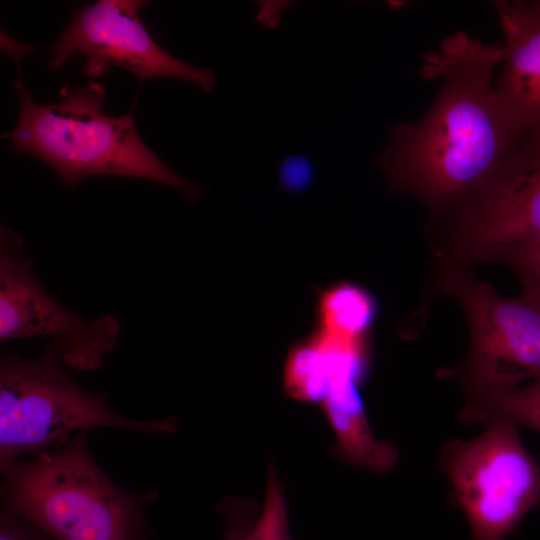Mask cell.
<instances>
[{"instance_id":"obj_1","label":"cell","mask_w":540,"mask_h":540,"mask_svg":"<svg viewBox=\"0 0 540 540\" xmlns=\"http://www.w3.org/2000/svg\"><path fill=\"white\" fill-rule=\"evenodd\" d=\"M502 42L484 43L459 31L424 55L422 76L442 85L429 111L401 124L378 164L391 186L445 212L481 189L525 135L504 107L495 70Z\"/></svg>"},{"instance_id":"obj_2","label":"cell","mask_w":540,"mask_h":540,"mask_svg":"<svg viewBox=\"0 0 540 540\" xmlns=\"http://www.w3.org/2000/svg\"><path fill=\"white\" fill-rule=\"evenodd\" d=\"M12 87L18 121L2 138H9L15 151L49 165L65 186L91 176H128L167 185L190 204L203 196L201 188L176 174L143 142L133 109L121 116L104 114L101 83L68 84L54 104L37 103L21 78Z\"/></svg>"},{"instance_id":"obj_7","label":"cell","mask_w":540,"mask_h":540,"mask_svg":"<svg viewBox=\"0 0 540 540\" xmlns=\"http://www.w3.org/2000/svg\"><path fill=\"white\" fill-rule=\"evenodd\" d=\"M540 244V131L526 133L499 171L456 207L436 246L463 267L504 261Z\"/></svg>"},{"instance_id":"obj_5","label":"cell","mask_w":540,"mask_h":540,"mask_svg":"<svg viewBox=\"0 0 540 540\" xmlns=\"http://www.w3.org/2000/svg\"><path fill=\"white\" fill-rule=\"evenodd\" d=\"M439 288L461 305L470 347L458 367L442 373L467 396L498 393L540 376V300L499 295L470 269L443 261Z\"/></svg>"},{"instance_id":"obj_11","label":"cell","mask_w":540,"mask_h":540,"mask_svg":"<svg viewBox=\"0 0 540 540\" xmlns=\"http://www.w3.org/2000/svg\"><path fill=\"white\" fill-rule=\"evenodd\" d=\"M359 383L350 378L335 379L321 403L336 443L334 458L367 471L386 474L396 466L399 452L388 441L378 440L368 421Z\"/></svg>"},{"instance_id":"obj_15","label":"cell","mask_w":540,"mask_h":540,"mask_svg":"<svg viewBox=\"0 0 540 540\" xmlns=\"http://www.w3.org/2000/svg\"><path fill=\"white\" fill-rule=\"evenodd\" d=\"M249 540H293L289 530L288 507L276 467L267 463L266 492L262 511Z\"/></svg>"},{"instance_id":"obj_13","label":"cell","mask_w":540,"mask_h":540,"mask_svg":"<svg viewBox=\"0 0 540 540\" xmlns=\"http://www.w3.org/2000/svg\"><path fill=\"white\" fill-rule=\"evenodd\" d=\"M460 417L484 425L503 419L540 434V376L506 391L467 396Z\"/></svg>"},{"instance_id":"obj_3","label":"cell","mask_w":540,"mask_h":540,"mask_svg":"<svg viewBox=\"0 0 540 540\" xmlns=\"http://www.w3.org/2000/svg\"><path fill=\"white\" fill-rule=\"evenodd\" d=\"M0 470L4 510L54 540H143L147 535L151 495L117 486L92 456L87 432Z\"/></svg>"},{"instance_id":"obj_10","label":"cell","mask_w":540,"mask_h":540,"mask_svg":"<svg viewBox=\"0 0 540 540\" xmlns=\"http://www.w3.org/2000/svg\"><path fill=\"white\" fill-rule=\"evenodd\" d=\"M494 5L504 34L497 93L523 133L540 131V0Z\"/></svg>"},{"instance_id":"obj_16","label":"cell","mask_w":540,"mask_h":540,"mask_svg":"<svg viewBox=\"0 0 540 540\" xmlns=\"http://www.w3.org/2000/svg\"><path fill=\"white\" fill-rule=\"evenodd\" d=\"M217 511L224 521L223 540H249L260 515L255 500L228 496L218 503Z\"/></svg>"},{"instance_id":"obj_20","label":"cell","mask_w":540,"mask_h":540,"mask_svg":"<svg viewBox=\"0 0 540 540\" xmlns=\"http://www.w3.org/2000/svg\"><path fill=\"white\" fill-rule=\"evenodd\" d=\"M36 48L37 46L35 45L19 43L9 37L8 34L1 31V49L2 51L10 54L14 58L18 70L21 69V62L23 57L26 54L33 52Z\"/></svg>"},{"instance_id":"obj_4","label":"cell","mask_w":540,"mask_h":540,"mask_svg":"<svg viewBox=\"0 0 540 540\" xmlns=\"http://www.w3.org/2000/svg\"><path fill=\"white\" fill-rule=\"evenodd\" d=\"M52 345L37 358L11 353L0 362V468L56 448L72 433L112 427L148 434L173 433L179 420H134L117 413L106 393L82 388ZM74 436V435H73Z\"/></svg>"},{"instance_id":"obj_18","label":"cell","mask_w":540,"mask_h":540,"mask_svg":"<svg viewBox=\"0 0 540 540\" xmlns=\"http://www.w3.org/2000/svg\"><path fill=\"white\" fill-rule=\"evenodd\" d=\"M313 170L310 161L300 155L285 158L278 168L280 186L288 192L300 193L312 180Z\"/></svg>"},{"instance_id":"obj_14","label":"cell","mask_w":540,"mask_h":540,"mask_svg":"<svg viewBox=\"0 0 540 540\" xmlns=\"http://www.w3.org/2000/svg\"><path fill=\"white\" fill-rule=\"evenodd\" d=\"M332 379L314 333L295 342L288 351L283 386L288 397L305 403H322Z\"/></svg>"},{"instance_id":"obj_12","label":"cell","mask_w":540,"mask_h":540,"mask_svg":"<svg viewBox=\"0 0 540 540\" xmlns=\"http://www.w3.org/2000/svg\"><path fill=\"white\" fill-rule=\"evenodd\" d=\"M376 316L373 296L360 285L340 282L318 291L316 330L346 339H367Z\"/></svg>"},{"instance_id":"obj_19","label":"cell","mask_w":540,"mask_h":540,"mask_svg":"<svg viewBox=\"0 0 540 540\" xmlns=\"http://www.w3.org/2000/svg\"><path fill=\"white\" fill-rule=\"evenodd\" d=\"M0 540H54L30 521L2 510L0 514Z\"/></svg>"},{"instance_id":"obj_6","label":"cell","mask_w":540,"mask_h":540,"mask_svg":"<svg viewBox=\"0 0 540 540\" xmlns=\"http://www.w3.org/2000/svg\"><path fill=\"white\" fill-rule=\"evenodd\" d=\"M485 426L473 440L449 441L440 462L472 540H505L540 503V464L517 425L496 419Z\"/></svg>"},{"instance_id":"obj_17","label":"cell","mask_w":540,"mask_h":540,"mask_svg":"<svg viewBox=\"0 0 540 540\" xmlns=\"http://www.w3.org/2000/svg\"><path fill=\"white\" fill-rule=\"evenodd\" d=\"M503 262L519 278L523 293L540 300V244L514 253Z\"/></svg>"},{"instance_id":"obj_8","label":"cell","mask_w":540,"mask_h":540,"mask_svg":"<svg viewBox=\"0 0 540 540\" xmlns=\"http://www.w3.org/2000/svg\"><path fill=\"white\" fill-rule=\"evenodd\" d=\"M120 323L111 315L86 320L54 299L38 281L22 239L2 226L0 233V339L47 338L65 366L99 369L116 348Z\"/></svg>"},{"instance_id":"obj_9","label":"cell","mask_w":540,"mask_h":540,"mask_svg":"<svg viewBox=\"0 0 540 540\" xmlns=\"http://www.w3.org/2000/svg\"><path fill=\"white\" fill-rule=\"evenodd\" d=\"M147 4L142 0H99L75 10L52 46L49 68L61 69L72 55L81 54L87 58L84 72L89 77H98L116 65L132 73L140 84L170 77L213 92V70L174 57L153 39L140 16Z\"/></svg>"}]
</instances>
